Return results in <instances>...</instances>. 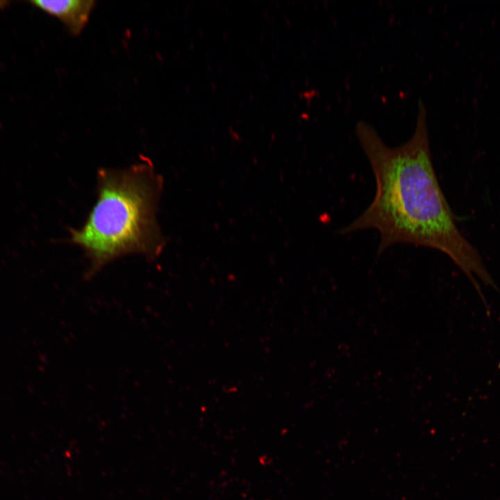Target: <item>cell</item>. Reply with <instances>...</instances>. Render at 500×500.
<instances>
[{
	"mask_svg": "<svg viewBox=\"0 0 500 500\" xmlns=\"http://www.w3.org/2000/svg\"><path fill=\"white\" fill-rule=\"evenodd\" d=\"M162 187V176L145 158L126 168L98 170L97 199L82 226L69 229L68 239L89 260L85 278L126 255L150 261L160 256L165 239L157 212Z\"/></svg>",
	"mask_w": 500,
	"mask_h": 500,
	"instance_id": "2",
	"label": "cell"
},
{
	"mask_svg": "<svg viewBox=\"0 0 500 500\" xmlns=\"http://www.w3.org/2000/svg\"><path fill=\"white\" fill-rule=\"evenodd\" d=\"M355 133L374 175L376 193L367 209L340 233L377 231L379 254L397 244L437 250L465 274L482 299L479 282L497 289L481 254L458 227L438 183L424 101L418 100L412 135L401 145L388 146L366 121L356 122Z\"/></svg>",
	"mask_w": 500,
	"mask_h": 500,
	"instance_id": "1",
	"label": "cell"
},
{
	"mask_svg": "<svg viewBox=\"0 0 500 500\" xmlns=\"http://www.w3.org/2000/svg\"><path fill=\"white\" fill-rule=\"evenodd\" d=\"M35 7L59 19L69 32L79 35L87 24L96 1L94 0H33Z\"/></svg>",
	"mask_w": 500,
	"mask_h": 500,
	"instance_id": "3",
	"label": "cell"
}]
</instances>
